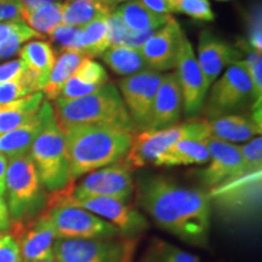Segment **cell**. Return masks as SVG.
<instances>
[{
	"mask_svg": "<svg viewBox=\"0 0 262 262\" xmlns=\"http://www.w3.org/2000/svg\"><path fill=\"white\" fill-rule=\"evenodd\" d=\"M9 159L4 155L0 153V195L5 194V178L6 170H8Z\"/></svg>",
	"mask_w": 262,
	"mask_h": 262,
	"instance_id": "48",
	"label": "cell"
},
{
	"mask_svg": "<svg viewBox=\"0 0 262 262\" xmlns=\"http://www.w3.org/2000/svg\"><path fill=\"white\" fill-rule=\"evenodd\" d=\"M27 24L24 19L19 21H8V22H0V44L3 41L8 40L10 37L16 34V33L24 31L27 27Z\"/></svg>",
	"mask_w": 262,
	"mask_h": 262,
	"instance_id": "44",
	"label": "cell"
},
{
	"mask_svg": "<svg viewBox=\"0 0 262 262\" xmlns=\"http://www.w3.org/2000/svg\"><path fill=\"white\" fill-rule=\"evenodd\" d=\"M52 0H21V6H22L21 14H24V12L34 11V10L40 9L42 6L50 4Z\"/></svg>",
	"mask_w": 262,
	"mask_h": 262,
	"instance_id": "47",
	"label": "cell"
},
{
	"mask_svg": "<svg viewBox=\"0 0 262 262\" xmlns=\"http://www.w3.org/2000/svg\"><path fill=\"white\" fill-rule=\"evenodd\" d=\"M178 75L182 93V103L188 116L196 114L204 106L209 86L205 83L192 44L183 37L176 61Z\"/></svg>",
	"mask_w": 262,
	"mask_h": 262,
	"instance_id": "15",
	"label": "cell"
},
{
	"mask_svg": "<svg viewBox=\"0 0 262 262\" xmlns=\"http://www.w3.org/2000/svg\"><path fill=\"white\" fill-rule=\"evenodd\" d=\"M104 2H106L110 6H112V8H116V6L119 4V3L126 2V0H104Z\"/></svg>",
	"mask_w": 262,
	"mask_h": 262,
	"instance_id": "49",
	"label": "cell"
},
{
	"mask_svg": "<svg viewBox=\"0 0 262 262\" xmlns=\"http://www.w3.org/2000/svg\"><path fill=\"white\" fill-rule=\"evenodd\" d=\"M26 73H27L26 66L19 58L5 62V63L0 64V84L21 79L25 77Z\"/></svg>",
	"mask_w": 262,
	"mask_h": 262,
	"instance_id": "42",
	"label": "cell"
},
{
	"mask_svg": "<svg viewBox=\"0 0 262 262\" xmlns=\"http://www.w3.org/2000/svg\"><path fill=\"white\" fill-rule=\"evenodd\" d=\"M220 2H228V0H220Z\"/></svg>",
	"mask_w": 262,
	"mask_h": 262,
	"instance_id": "51",
	"label": "cell"
},
{
	"mask_svg": "<svg viewBox=\"0 0 262 262\" xmlns=\"http://www.w3.org/2000/svg\"><path fill=\"white\" fill-rule=\"evenodd\" d=\"M42 101L44 94L38 91L12 102L0 104V135L28 122L38 112Z\"/></svg>",
	"mask_w": 262,
	"mask_h": 262,
	"instance_id": "24",
	"label": "cell"
},
{
	"mask_svg": "<svg viewBox=\"0 0 262 262\" xmlns=\"http://www.w3.org/2000/svg\"><path fill=\"white\" fill-rule=\"evenodd\" d=\"M107 17L96 18L79 28L77 50L85 57H101V55L111 47L110 38H108Z\"/></svg>",
	"mask_w": 262,
	"mask_h": 262,
	"instance_id": "27",
	"label": "cell"
},
{
	"mask_svg": "<svg viewBox=\"0 0 262 262\" xmlns=\"http://www.w3.org/2000/svg\"><path fill=\"white\" fill-rule=\"evenodd\" d=\"M210 163L202 170V182L208 187H215L226 180L238 175L243 170V159L239 146L225 141L208 139Z\"/></svg>",
	"mask_w": 262,
	"mask_h": 262,
	"instance_id": "18",
	"label": "cell"
},
{
	"mask_svg": "<svg viewBox=\"0 0 262 262\" xmlns=\"http://www.w3.org/2000/svg\"><path fill=\"white\" fill-rule=\"evenodd\" d=\"M261 169H243L238 175L210 188V204L227 221L238 224L254 220L261 210Z\"/></svg>",
	"mask_w": 262,
	"mask_h": 262,
	"instance_id": "4",
	"label": "cell"
},
{
	"mask_svg": "<svg viewBox=\"0 0 262 262\" xmlns=\"http://www.w3.org/2000/svg\"><path fill=\"white\" fill-rule=\"evenodd\" d=\"M18 55L19 60H22L26 66V70L34 79L39 91H42L56 62V54L52 45L45 40L29 41L19 49Z\"/></svg>",
	"mask_w": 262,
	"mask_h": 262,
	"instance_id": "22",
	"label": "cell"
},
{
	"mask_svg": "<svg viewBox=\"0 0 262 262\" xmlns=\"http://www.w3.org/2000/svg\"><path fill=\"white\" fill-rule=\"evenodd\" d=\"M210 159L208 139H186L175 143L168 152L164 153L153 165L179 166L205 164Z\"/></svg>",
	"mask_w": 262,
	"mask_h": 262,
	"instance_id": "23",
	"label": "cell"
},
{
	"mask_svg": "<svg viewBox=\"0 0 262 262\" xmlns=\"http://www.w3.org/2000/svg\"><path fill=\"white\" fill-rule=\"evenodd\" d=\"M114 11L104 0H67L62 3L61 24L80 28L100 17H107Z\"/></svg>",
	"mask_w": 262,
	"mask_h": 262,
	"instance_id": "25",
	"label": "cell"
},
{
	"mask_svg": "<svg viewBox=\"0 0 262 262\" xmlns=\"http://www.w3.org/2000/svg\"><path fill=\"white\" fill-rule=\"evenodd\" d=\"M186 139H209L206 119H193L166 129L135 134L124 164L130 170L155 164L175 143Z\"/></svg>",
	"mask_w": 262,
	"mask_h": 262,
	"instance_id": "7",
	"label": "cell"
},
{
	"mask_svg": "<svg viewBox=\"0 0 262 262\" xmlns=\"http://www.w3.org/2000/svg\"><path fill=\"white\" fill-rule=\"evenodd\" d=\"M243 159L244 170L262 169V139L261 136L254 137L245 145L239 146Z\"/></svg>",
	"mask_w": 262,
	"mask_h": 262,
	"instance_id": "38",
	"label": "cell"
},
{
	"mask_svg": "<svg viewBox=\"0 0 262 262\" xmlns=\"http://www.w3.org/2000/svg\"><path fill=\"white\" fill-rule=\"evenodd\" d=\"M254 101V88L243 61L229 66L219 80L212 85L204 113L208 120L216 119L241 111Z\"/></svg>",
	"mask_w": 262,
	"mask_h": 262,
	"instance_id": "10",
	"label": "cell"
},
{
	"mask_svg": "<svg viewBox=\"0 0 262 262\" xmlns=\"http://www.w3.org/2000/svg\"><path fill=\"white\" fill-rule=\"evenodd\" d=\"M139 199L159 227L186 243L208 244L211 208L208 193L157 176L141 183Z\"/></svg>",
	"mask_w": 262,
	"mask_h": 262,
	"instance_id": "1",
	"label": "cell"
},
{
	"mask_svg": "<svg viewBox=\"0 0 262 262\" xmlns=\"http://www.w3.org/2000/svg\"><path fill=\"white\" fill-rule=\"evenodd\" d=\"M78 33H79V28L75 27H68V26L60 25L52 31L49 37H50L51 41L56 44L60 50L63 51H75L77 50V41H78Z\"/></svg>",
	"mask_w": 262,
	"mask_h": 262,
	"instance_id": "39",
	"label": "cell"
},
{
	"mask_svg": "<svg viewBox=\"0 0 262 262\" xmlns=\"http://www.w3.org/2000/svg\"><path fill=\"white\" fill-rule=\"evenodd\" d=\"M185 33L173 17L153 33L140 49L149 70L160 72L176 67L178 55Z\"/></svg>",
	"mask_w": 262,
	"mask_h": 262,
	"instance_id": "16",
	"label": "cell"
},
{
	"mask_svg": "<svg viewBox=\"0 0 262 262\" xmlns=\"http://www.w3.org/2000/svg\"><path fill=\"white\" fill-rule=\"evenodd\" d=\"M104 63L119 75H133L147 70V64L139 49L126 47H110L101 55Z\"/></svg>",
	"mask_w": 262,
	"mask_h": 262,
	"instance_id": "29",
	"label": "cell"
},
{
	"mask_svg": "<svg viewBox=\"0 0 262 262\" xmlns=\"http://www.w3.org/2000/svg\"><path fill=\"white\" fill-rule=\"evenodd\" d=\"M101 86H97V85L85 83L78 77H75L73 74L70 79L67 80V83L64 84V86L62 88L60 96L56 98V101H73L78 100V98H81L84 96H88V95L93 94L94 91L100 89Z\"/></svg>",
	"mask_w": 262,
	"mask_h": 262,
	"instance_id": "36",
	"label": "cell"
},
{
	"mask_svg": "<svg viewBox=\"0 0 262 262\" xmlns=\"http://www.w3.org/2000/svg\"><path fill=\"white\" fill-rule=\"evenodd\" d=\"M248 44L251 51L260 52L262 50V33H261V8L256 6L250 14L248 31Z\"/></svg>",
	"mask_w": 262,
	"mask_h": 262,
	"instance_id": "40",
	"label": "cell"
},
{
	"mask_svg": "<svg viewBox=\"0 0 262 262\" xmlns=\"http://www.w3.org/2000/svg\"><path fill=\"white\" fill-rule=\"evenodd\" d=\"M50 217L57 239H104L119 237V231L103 219L75 206H50Z\"/></svg>",
	"mask_w": 262,
	"mask_h": 262,
	"instance_id": "12",
	"label": "cell"
},
{
	"mask_svg": "<svg viewBox=\"0 0 262 262\" xmlns=\"http://www.w3.org/2000/svg\"><path fill=\"white\" fill-rule=\"evenodd\" d=\"M163 75L143 70L119 81L124 104L135 129L148 130L152 107Z\"/></svg>",
	"mask_w": 262,
	"mask_h": 262,
	"instance_id": "13",
	"label": "cell"
},
{
	"mask_svg": "<svg viewBox=\"0 0 262 262\" xmlns=\"http://www.w3.org/2000/svg\"><path fill=\"white\" fill-rule=\"evenodd\" d=\"M54 117V106L50 102H42L38 112L28 122L0 135V153L9 160L29 155L34 140Z\"/></svg>",
	"mask_w": 262,
	"mask_h": 262,
	"instance_id": "17",
	"label": "cell"
},
{
	"mask_svg": "<svg viewBox=\"0 0 262 262\" xmlns=\"http://www.w3.org/2000/svg\"><path fill=\"white\" fill-rule=\"evenodd\" d=\"M198 63L204 75L208 86L217 79V77L228 64L238 62L242 56L237 49L227 44L210 31H203L198 45Z\"/></svg>",
	"mask_w": 262,
	"mask_h": 262,
	"instance_id": "19",
	"label": "cell"
},
{
	"mask_svg": "<svg viewBox=\"0 0 262 262\" xmlns=\"http://www.w3.org/2000/svg\"><path fill=\"white\" fill-rule=\"evenodd\" d=\"M134 189L135 185L130 169L124 163H116L89 172L75 187L71 183L68 187L58 192L73 199L103 196L127 202Z\"/></svg>",
	"mask_w": 262,
	"mask_h": 262,
	"instance_id": "11",
	"label": "cell"
},
{
	"mask_svg": "<svg viewBox=\"0 0 262 262\" xmlns=\"http://www.w3.org/2000/svg\"><path fill=\"white\" fill-rule=\"evenodd\" d=\"M48 208L50 206H75L84 209L91 214L103 219L104 221L113 225L122 237L135 239L137 235L148 228V221L136 209L130 206L125 201L116 198H86L73 199L62 194L61 192H52L47 201Z\"/></svg>",
	"mask_w": 262,
	"mask_h": 262,
	"instance_id": "8",
	"label": "cell"
},
{
	"mask_svg": "<svg viewBox=\"0 0 262 262\" xmlns=\"http://www.w3.org/2000/svg\"><path fill=\"white\" fill-rule=\"evenodd\" d=\"M54 111L61 129L75 125H113L136 130L119 91L112 83H106L78 100L56 101Z\"/></svg>",
	"mask_w": 262,
	"mask_h": 262,
	"instance_id": "3",
	"label": "cell"
},
{
	"mask_svg": "<svg viewBox=\"0 0 262 262\" xmlns=\"http://www.w3.org/2000/svg\"><path fill=\"white\" fill-rule=\"evenodd\" d=\"M33 38H42V35L33 31L29 26H27L24 31L16 33L12 37H10L8 40L3 41L0 44V60H6V58H10L14 56V55L18 54L22 44L31 40Z\"/></svg>",
	"mask_w": 262,
	"mask_h": 262,
	"instance_id": "37",
	"label": "cell"
},
{
	"mask_svg": "<svg viewBox=\"0 0 262 262\" xmlns=\"http://www.w3.org/2000/svg\"><path fill=\"white\" fill-rule=\"evenodd\" d=\"M29 156L45 188L58 192L71 185L70 160L64 136L56 118H52L34 140Z\"/></svg>",
	"mask_w": 262,
	"mask_h": 262,
	"instance_id": "6",
	"label": "cell"
},
{
	"mask_svg": "<svg viewBox=\"0 0 262 262\" xmlns=\"http://www.w3.org/2000/svg\"><path fill=\"white\" fill-rule=\"evenodd\" d=\"M22 19L39 34L45 37L61 25L62 3H54L42 6L34 11L24 12Z\"/></svg>",
	"mask_w": 262,
	"mask_h": 262,
	"instance_id": "30",
	"label": "cell"
},
{
	"mask_svg": "<svg viewBox=\"0 0 262 262\" xmlns=\"http://www.w3.org/2000/svg\"><path fill=\"white\" fill-rule=\"evenodd\" d=\"M182 107V93L176 73L163 75L157 90L148 130H162L176 125Z\"/></svg>",
	"mask_w": 262,
	"mask_h": 262,
	"instance_id": "20",
	"label": "cell"
},
{
	"mask_svg": "<svg viewBox=\"0 0 262 262\" xmlns=\"http://www.w3.org/2000/svg\"><path fill=\"white\" fill-rule=\"evenodd\" d=\"M209 139L225 141V142H245L253 137L261 135V120L253 116L229 114L216 119L208 120Z\"/></svg>",
	"mask_w": 262,
	"mask_h": 262,
	"instance_id": "21",
	"label": "cell"
},
{
	"mask_svg": "<svg viewBox=\"0 0 262 262\" xmlns=\"http://www.w3.org/2000/svg\"><path fill=\"white\" fill-rule=\"evenodd\" d=\"M38 91L39 89L37 84L27 72L21 79L0 84V104L12 102V101L27 96V95L38 93Z\"/></svg>",
	"mask_w": 262,
	"mask_h": 262,
	"instance_id": "32",
	"label": "cell"
},
{
	"mask_svg": "<svg viewBox=\"0 0 262 262\" xmlns=\"http://www.w3.org/2000/svg\"><path fill=\"white\" fill-rule=\"evenodd\" d=\"M250 77L254 88V95L256 102L254 103V111L261 110L262 97V56L260 52L251 51L248 57L243 61Z\"/></svg>",
	"mask_w": 262,
	"mask_h": 262,
	"instance_id": "34",
	"label": "cell"
},
{
	"mask_svg": "<svg viewBox=\"0 0 262 262\" xmlns=\"http://www.w3.org/2000/svg\"><path fill=\"white\" fill-rule=\"evenodd\" d=\"M0 262H22L19 245L10 233H0Z\"/></svg>",
	"mask_w": 262,
	"mask_h": 262,
	"instance_id": "41",
	"label": "cell"
},
{
	"mask_svg": "<svg viewBox=\"0 0 262 262\" xmlns=\"http://www.w3.org/2000/svg\"><path fill=\"white\" fill-rule=\"evenodd\" d=\"M37 262H56L55 260H51V261H37Z\"/></svg>",
	"mask_w": 262,
	"mask_h": 262,
	"instance_id": "50",
	"label": "cell"
},
{
	"mask_svg": "<svg viewBox=\"0 0 262 262\" xmlns=\"http://www.w3.org/2000/svg\"><path fill=\"white\" fill-rule=\"evenodd\" d=\"M85 58V56L80 52L75 51H63L56 58L54 67L49 77V80L45 88L42 89V94L47 96L49 100H56L60 96V93L67 80L70 79L77 68L79 67Z\"/></svg>",
	"mask_w": 262,
	"mask_h": 262,
	"instance_id": "28",
	"label": "cell"
},
{
	"mask_svg": "<svg viewBox=\"0 0 262 262\" xmlns=\"http://www.w3.org/2000/svg\"><path fill=\"white\" fill-rule=\"evenodd\" d=\"M21 0H0V22L22 19Z\"/></svg>",
	"mask_w": 262,
	"mask_h": 262,
	"instance_id": "43",
	"label": "cell"
},
{
	"mask_svg": "<svg viewBox=\"0 0 262 262\" xmlns=\"http://www.w3.org/2000/svg\"><path fill=\"white\" fill-rule=\"evenodd\" d=\"M75 77H78L85 83L103 86L108 81V74L104 68L93 58L85 57L77 71L74 72Z\"/></svg>",
	"mask_w": 262,
	"mask_h": 262,
	"instance_id": "35",
	"label": "cell"
},
{
	"mask_svg": "<svg viewBox=\"0 0 262 262\" xmlns=\"http://www.w3.org/2000/svg\"><path fill=\"white\" fill-rule=\"evenodd\" d=\"M136 241L127 238L57 239L56 262H133Z\"/></svg>",
	"mask_w": 262,
	"mask_h": 262,
	"instance_id": "9",
	"label": "cell"
},
{
	"mask_svg": "<svg viewBox=\"0 0 262 262\" xmlns=\"http://www.w3.org/2000/svg\"><path fill=\"white\" fill-rule=\"evenodd\" d=\"M175 12H181L199 21L210 22L215 19L209 0H172Z\"/></svg>",
	"mask_w": 262,
	"mask_h": 262,
	"instance_id": "33",
	"label": "cell"
},
{
	"mask_svg": "<svg viewBox=\"0 0 262 262\" xmlns=\"http://www.w3.org/2000/svg\"><path fill=\"white\" fill-rule=\"evenodd\" d=\"M10 234L17 241L22 262L54 260V248L57 237L50 217L45 211L27 225L15 222L14 233Z\"/></svg>",
	"mask_w": 262,
	"mask_h": 262,
	"instance_id": "14",
	"label": "cell"
},
{
	"mask_svg": "<svg viewBox=\"0 0 262 262\" xmlns=\"http://www.w3.org/2000/svg\"><path fill=\"white\" fill-rule=\"evenodd\" d=\"M61 130L70 160L71 183L125 158L135 135L134 130L113 125H75Z\"/></svg>",
	"mask_w": 262,
	"mask_h": 262,
	"instance_id": "2",
	"label": "cell"
},
{
	"mask_svg": "<svg viewBox=\"0 0 262 262\" xmlns=\"http://www.w3.org/2000/svg\"><path fill=\"white\" fill-rule=\"evenodd\" d=\"M5 194L10 217L15 222H25L47 204L37 169L29 155L9 162Z\"/></svg>",
	"mask_w": 262,
	"mask_h": 262,
	"instance_id": "5",
	"label": "cell"
},
{
	"mask_svg": "<svg viewBox=\"0 0 262 262\" xmlns=\"http://www.w3.org/2000/svg\"><path fill=\"white\" fill-rule=\"evenodd\" d=\"M11 227V217H10L8 204L4 195H0V233H5Z\"/></svg>",
	"mask_w": 262,
	"mask_h": 262,
	"instance_id": "46",
	"label": "cell"
},
{
	"mask_svg": "<svg viewBox=\"0 0 262 262\" xmlns=\"http://www.w3.org/2000/svg\"><path fill=\"white\" fill-rule=\"evenodd\" d=\"M120 17L131 32L141 33L157 31L169 21L171 16L160 15L147 9L140 0H131L117 9Z\"/></svg>",
	"mask_w": 262,
	"mask_h": 262,
	"instance_id": "26",
	"label": "cell"
},
{
	"mask_svg": "<svg viewBox=\"0 0 262 262\" xmlns=\"http://www.w3.org/2000/svg\"><path fill=\"white\" fill-rule=\"evenodd\" d=\"M147 9L160 15H170L175 12L172 0H140Z\"/></svg>",
	"mask_w": 262,
	"mask_h": 262,
	"instance_id": "45",
	"label": "cell"
},
{
	"mask_svg": "<svg viewBox=\"0 0 262 262\" xmlns=\"http://www.w3.org/2000/svg\"><path fill=\"white\" fill-rule=\"evenodd\" d=\"M141 262H201L198 256L189 254L165 241L155 239L147 248Z\"/></svg>",
	"mask_w": 262,
	"mask_h": 262,
	"instance_id": "31",
	"label": "cell"
}]
</instances>
